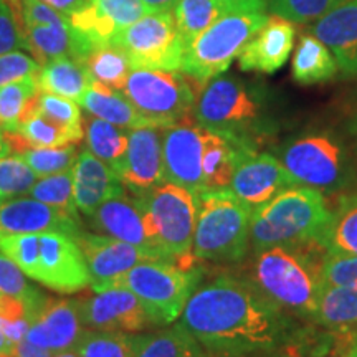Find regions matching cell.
I'll return each instance as SVG.
<instances>
[{"label": "cell", "mask_w": 357, "mask_h": 357, "mask_svg": "<svg viewBox=\"0 0 357 357\" xmlns=\"http://www.w3.org/2000/svg\"><path fill=\"white\" fill-rule=\"evenodd\" d=\"M32 199L61 208V211L78 215V207L73 195V176L71 171L55 174V176L40 177L30 190Z\"/></svg>", "instance_id": "41"}, {"label": "cell", "mask_w": 357, "mask_h": 357, "mask_svg": "<svg viewBox=\"0 0 357 357\" xmlns=\"http://www.w3.org/2000/svg\"><path fill=\"white\" fill-rule=\"evenodd\" d=\"M126 189L134 195L166 182L162 159V129H128V149L121 162L114 167Z\"/></svg>", "instance_id": "19"}, {"label": "cell", "mask_w": 357, "mask_h": 357, "mask_svg": "<svg viewBox=\"0 0 357 357\" xmlns=\"http://www.w3.org/2000/svg\"><path fill=\"white\" fill-rule=\"evenodd\" d=\"M78 154L77 146L66 144L58 147H32L19 155L38 177H48L71 171Z\"/></svg>", "instance_id": "38"}, {"label": "cell", "mask_w": 357, "mask_h": 357, "mask_svg": "<svg viewBox=\"0 0 357 357\" xmlns=\"http://www.w3.org/2000/svg\"><path fill=\"white\" fill-rule=\"evenodd\" d=\"M134 200L142 213L153 247L169 261L192 265L189 258L194 243L199 195L172 182H162L134 195Z\"/></svg>", "instance_id": "5"}, {"label": "cell", "mask_w": 357, "mask_h": 357, "mask_svg": "<svg viewBox=\"0 0 357 357\" xmlns=\"http://www.w3.org/2000/svg\"><path fill=\"white\" fill-rule=\"evenodd\" d=\"M37 82L40 91L68 98L77 102L93 84L84 65L68 56L56 58L40 66Z\"/></svg>", "instance_id": "28"}, {"label": "cell", "mask_w": 357, "mask_h": 357, "mask_svg": "<svg viewBox=\"0 0 357 357\" xmlns=\"http://www.w3.org/2000/svg\"><path fill=\"white\" fill-rule=\"evenodd\" d=\"M218 2L230 3L235 7L252 8V10H266V0H218Z\"/></svg>", "instance_id": "51"}, {"label": "cell", "mask_w": 357, "mask_h": 357, "mask_svg": "<svg viewBox=\"0 0 357 357\" xmlns=\"http://www.w3.org/2000/svg\"><path fill=\"white\" fill-rule=\"evenodd\" d=\"M336 58L314 35H303L293 56V78L300 84L329 82L337 73Z\"/></svg>", "instance_id": "30"}, {"label": "cell", "mask_w": 357, "mask_h": 357, "mask_svg": "<svg viewBox=\"0 0 357 357\" xmlns=\"http://www.w3.org/2000/svg\"><path fill=\"white\" fill-rule=\"evenodd\" d=\"M12 349L13 347L10 346V342L7 341L6 336H3L2 329H0V354H2V352H12Z\"/></svg>", "instance_id": "53"}, {"label": "cell", "mask_w": 357, "mask_h": 357, "mask_svg": "<svg viewBox=\"0 0 357 357\" xmlns=\"http://www.w3.org/2000/svg\"><path fill=\"white\" fill-rule=\"evenodd\" d=\"M111 45L121 48L132 68L181 71L184 43L172 12H147Z\"/></svg>", "instance_id": "12"}, {"label": "cell", "mask_w": 357, "mask_h": 357, "mask_svg": "<svg viewBox=\"0 0 357 357\" xmlns=\"http://www.w3.org/2000/svg\"><path fill=\"white\" fill-rule=\"evenodd\" d=\"M40 88L37 77L0 88V128L13 132L35 111Z\"/></svg>", "instance_id": "32"}, {"label": "cell", "mask_w": 357, "mask_h": 357, "mask_svg": "<svg viewBox=\"0 0 357 357\" xmlns=\"http://www.w3.org/2000/svg\"><path fill=\"white\" fill-rule=\"evenodd\" d=\"M0 252L24 273L52 291L78 293L89 287V271L73 236L45 234H0Z\"/></svg>", "instance_id": "2"}, {"label": "cell", "mask_w": 357, "mask_h": 357, "mask_svg": "<svg viewBox=\"0 0 357 357\" xmlns=\"http://www.w3.org/2000/svg\"><path fill=\"white\" fill-rule=\"evenodd\" d=\"M83 331L77 300L45 298L42 305L32 312V326L25 339L56 354L75 349Z\"/></svg>", "instance_id": "20"}, {"label": "cell", "mask_w": 357, "mask_h": 357, "mask_svg": "<svg viewBox=\"0 0 357 357\" xmlns=\"http://www.w3.org/2000/svg\"><path fill=\"white\" fill-rule=\"evenodd\" d=\"M178 324L211 357H248L278 349L287 341L284 311L250 281L222 275L192 291Z\"/></svg>", "instance_id": "1"}, {"label": "cell", "mask_w": 357, "mask_h": 357, "mask_svg": "<svg viewBox=\"0 0 357 357\" xmlns=\"http://www.w3.org/2000/svg\"><path fill=\"white\" fill-rule=\"evenodd\" d=\"M88 217L91 218V223L96 231H101V234L144 250L155 260L169 261L151 243L139 207H137L134 197L128 195V192L102 202Z\"/></svg>", "instance_id": "23"}, {"label": "cell", "mask_w": 357, "mask_h": 357, "mask_svg": "<svg viewBox=\"0 0 357 357\" xmlns=\"http://www.w3.org/2000/svg\"><path fill=\"white\" fill-rule=\"evenodd\" d=\"M53 357H78L77 352L73 349L71 351H63V352H56V354H53Z\"/></svg>", "instance_id": "54"}, {"label": "cell", "mask_w": 357, "mask_h": 357, "mask_svg": "<svg viewBox=\"0 0 357 357\" xmlns=\"http://www.w3.org/2000/svg\"><path fill=\"white\" fill-rule=\"evenodd\" d=\"M294 45L293 22L268 17L266 24L248 40L238 55L240 68L271 75L288 61Z\"/></svg>", "instance_id": "22"}, {"label": "cell", "mask_w": 357, "mask_h": 357, "mask_svg": "<svg viewBox=\"0 0 357 357\" xmlns=\"http://www.w3.org/2000/svg\"><path fill=\"white\" fill-rule=\"evenodd\" d=\"M192 116L200 128L252 141L250 132L260 118V105L238 79L215 77L200 89Z\"/></svg>", "instance_id": "10"}, {"label": "cell", "mask_w": 357, "mask_h": 357, "mask_svg": "<svg viewBox=\"0 0 357 357\" xmlns=\"http://www.w3.org/2000/svg\"><path fill=\"white\" fill-rule=\"evenodd\" d=\"M0 204H2V200H0Z\"/></svg>", "instance_id": "57"}, {"label": "cell", "mask_w": 357, "mask_h": 357, "mask_svg": "<svg viewBox=\"0 0 357 357\" xmlns=\"http://www.w3.org/2000/svg\"><path fill=\"white\" fill-rule=\"evenodd\" d=\"M311 318L333 328L357 324V289L323 283Z\"/></svg>", "instance_id": "34"}, {"label": "cell", "mask_w": 357, "mask_h": 357, "mask_svg": "<svg viewBox=\"0 0 357 357\" xmlns=\"http://www.w3.org/2000/svg\"><path fill=\"white\" fill-rule=\"evenodd\" d=\"M280 162L298 184L319 192L336 190L347 178L344 151L329 136H305L288 142Z\"/></svg>", "instance_id": "13"}, {"label": "cell", "mask_w": 357, "mask_h": 357, "mask_svg": "<svg viewBox=\"0 0 357 357\" xmlns=\"http://www.w3.org/2000/svg\"><path fill=\"white\" fill-rule=\"evenodd\" d=\"M204 128L184 123L162 129V159L166 182L189 189L194 194L204 190L202 174Z\"/></svg>", "instance_id": "16"}, {"label": "cell", "mask_w": 357, "mask_h": 357, "mask_svg": "<svg viewBox=\"0 0 357 357\" xmlns=\"http://www.w3.org/2000/svg\"><path fill=\"white\" fill-rule=\"evenodd\" d=\"M45 231H58L77 238L83 230L78 215H71L37 199L17 197L0 204V234Z\"/></svg>", "instance_id": "21"}, {"label": "cell", "mask_w": 357, "mask_h": 357, "mask_svg": "<svg viewBox=\"0 0 357 357\" xmlns=\"http://www.w3.org/2000/svg\"><path fill=\"white\" fill-rule=\"evenodd\" d=\"M252 211L230 189L200 192L192 257L217 263L242 260L250 245Z\"/></svg>", "instance_id": "6"}, {"label": "cell", "mask_w": 357, "mask_h": 357, "mask_svg": "<svg viewBox=\"0 0 357 357\" xmlns=\"http://www.w3.org/2000/svg\"><path fill=\"white\" fill-rule=\"evenodd\" d=\"M71 176L75 204L84 215H91L102 202L126 192L118 174L88 149L78 154Z\"/></svg>", "instance_id": "24"}, {"label": "cell", "mask_w": 357, "mask_h": 357, "mask_svg": "<svg viewBox=\"0 0 357 357\" xmlns=\"http://www.w3.org/2000/svg\"><path fill=\"white\" fill-rule=\"evenodd\" d=\"M142 334L84 329L75 352L78 357H136Z\"/></svg>", "instance_id": "36"}, {"label": "cell", "mask_w": 357, "mask_h": 357, "mask_svg": "<svg viewBox=\"0 0 357 357\" xmlns=\"http://www.w3.org/2000/svg\"><path fill=\"white\" fill-rule=\"evenodd\" d=\"M321 281L334 287L357 289V257L326 253L321 265Z\"/></svg>", "instance_id": "44"}, {"label": "cell", "mask_w": 357, "mask_h": 357, "mask_svg": "<svg viewBox=\"0 0 357 357\" xmlns=\"http://www.w3.org/2000/svg\"><path fill=\"white\" fill-rule=\"evenodd\" d=\"M136 357H211L208 352L182 328H171L153 334H142V341Z\"/></svg>", "instance_id": "33"}, {"label": "cell", "mask_w": 357, "mask_h": 357, "mask_svg": "<svg viewBox=\"0 0 357 357\" xmlns=\"http://www.w3.org/2000/svg\"><path fill=\"white\" fill-rule=\"evenodd\" d=\"M294 185L300 184L289 176L280 159L252 149L240 158L229 189L248 207L257 208Z\"/></svg>", "instance_id": "18"}, {"label": "cell", "mask_w": 357, "mask_h": 357, "mask_svg": "<svg viewBox=\"0 0 357 357\" xmlns=\"http://www.w3.org/2000/svg\"><path fill=\"white\" fill-rule=\"evenodd\" d=\"M78 105L83 109H86L93 118L102 119V121H108L123 129L149 126L119 89L93 83Z\"/></svg>", "instance_id": "27"}, {"label": "cell", "mask_w": 357, "mask_h": 357, "mask_svg": "<svg viewBox=\"0 0 357 357\" xmlns=\"http://www.w3.org/2000/svg\"><path fill=\"white\" fill-rule=\"evenodd\" d=\"M331 211L319 190L294 185L252 211L250 243L258 250L319 243Z\"/></svg>", "instance_id": "3"}, {"label": "cell", "mask_w": 357, "mask_h": 357, "mask_svg": "<svg viewBox=\"0 0 357 357\" xmlns=\"http://www.w3.org/2000/svg\"><path fill=\"white\" fill-rule=\"evenodd\" d=\"M19 19L24 33L26 52L40 66L56 58H73L83 63L88 55L86 45L82 42L68 17L42 0H8Z\"/></svg>", "instance_id": "11"}, {"label": "cell", "mask_w": 357, "mask_h": 357, "mask_svg": "<svg viewBox=\"0 0 357 357\" xmlns=\"http://www.w3.org/2000/svg\"><path fill=\"white\" fill-rule=\"evenodd\" d=\"M40 63L32 55L13 50L0 55V88L22 79L38 77Z\"/></svg>", "instance_id": "45"}, {"label": "cell", "mask_w": 357, "mask_h": 357, "mask_svg": "<svg viewBox=\"0 0 357 357\" xmlns=\"http://www.w3.org/2000/svg\"><path fill=\"white\" fill-rule=\"evenodd\" d=\"M35 111L58 124V126L65 128L78 141L83 139L84 124L82 118V109H79L77 101H71L63 96L52 95V93L40 91Z\"/></svg>", "instance_id": "39"}, {"label": "cell", "mask_w": 357, "mask_h": 357, "mask_svg": "<svg viewBox=\"0 0 357 357\" xmlns=\"http://www.w3.org/2000/svg\"><path fill=\"white\" fill-rule=\"evenodd\" d=\"M10 153H12L10 144H8L6 132H3V129L0 128V158H6V155H8Z\"/></svg>", "instance_id": "52"}, {"label": "cell", "mask_w": 357, "mask_h": 357, "mask_svg": "<svg viewBox=\"0 0 357 357\" xmlns=\"http://www.w3.org/2000/svg\"><path fill=\"white\" fill-rule=\"evenodd\" d=\"M30 326H32V316H25L20 319H0V329L12 347L24 341Z\"/></svg>", "instance_id": "47"}, {"label": "cell", "mask_w": 357, "mask_h": 357, "mask_svg": "<svg viewBox=\"0 0 357 357\" xmlns=\"http://www.w3.org/2000/svg\"><path fill=\"white\" fill-rule=\"evenodd\" d=\"M38 176L19 154L0 158V200H10L30 194Z\"/></svg>", "instance_id": "40"}, {"label": "cell", "mask_w": 357, "mask_h": 357, "mask_svg": "<svg viewBox=\"0 0 357 357\" xmlns=\"http://www.w3.org/2000/svg\"><path fill=\"white\" fill-rule=\"evenodd\" d=\"M347 357H357V346L349 352V356H347Z\"/></svg>", "instance_id": "56"}, {"label": "cell", "mask_w": 357, "mask_h": 357, "mask_svg": "<svg viewBox=\"0 0 357 357\" xmlns=\"http://www.w3.org/2000/svg\"><path fill=\"white\" fill-rule=\"evenodd\" d=\"M26 43L22 33L19 19L8 0H0V55L7 52L22 50Z\"/></svg>", "instance_id": "46"}, {"label": "cell", "mask_w": 357, "mask_h": 357, "mask_svg": "<svg viewBox=\"0 0 357 357\" xmlns=\"http://www.w3.org/2000/svg\"><path fill=\"white\" fill-rule=\"evenodd\" d=\"M252 149H255L253 141L204 129V190L229 189L240 158Z\"/></svg>", "instance_id": "26"}, {"label": "cell", "mask_w": 357, "mask_h": 357, "mask_svg": "<svg viewBox=\"0 0 357 357\" xmlns=\"http://www.w3.org/2000/svg\"><path fill=\"white\" fill-rule=\"evenodd\" d=\"M121 93L153 128H169L189 119L195 95L178 71L132 68Z\"/></svg>", "instance_id": "9"}, {"label": "cell", "mask_w": 357, "mask_h": 357, "mask_svg": "<svg viewBox=\"0 0 357 357\" xmlns=\"http://www.w3.org/2000/svg\"><path fill=\"white\" fill-rule=\"evenodd\" d=\"M312 35L329 48L339 70L357 77V0H344L321 17Z\"/></svg>", "instance_id": "25"}, {"label": "cell", "mask_w": 357, "mask_h": 357, "mask_svg": "<svg viewBox=\"0 0 357 357\" xmlns=\"http://www.w3.org/2000/svg\"><path fill=\"white\" fill-rule=\"evenodd\" d=\"M86 147L93 155L113 169L121 162L128 149V129L102 119L91 118L84 123Z\"/></svg>", "instance_id": "37"}, {"label": "cell", "mask_w": 357, "mask_h": 357, "mask_svg": "<svg viewBox=\"0 0 357 357\" xmlns=\"http://www.w3.org/2000/svg\"><path fill=\"white\" fill-rule=\"evenodd\" d=\"M25 273L7 255L0 252V293L24 301L30 314L42 305L45 296L32 287L25 278Z\"/></svg>", "instance_id": "42"}, {"label": "cell", "mask_w": 357, "mask_h": 357, "mask_svg": "<svg viewBox=\"0 0 357 357\" xmlns=\"http://www.w3.org/2000/svg\"><path fill=\"white\" fill-rule=\"evenodd\" d=\"M240 10H252V8L235 7L230 3L218 2V0H178L172 13L178 35L184 43V50L220 17Z\"/></svg>", "instance_id": "29"}, {"label": "cell", "mask_w": 357, "mask_h": 357, "mask_svg": "<svg viewBox=\"0 0 357 357\" xmlns=\"http://www.w3.org/2000/svg\"><path fill=\"white\" fill-rule=\"evenodd\" d=\"M149 12H174L178 0H142Z\"/></svg>", "instance_id": "50"}, {"label": "cell", "mask_w": 357, "mask_h": 357, "mask_svg": "<svg viewBox=\"0 0 357 357\" xmlns=\"http://www.w3.org/2000/svg\"><path fill=\"white\" fill-rule=\"evenodd\" d=\"M147 12L142 0H88L82 10L70 17V24L89 53L91 48L113 43Z\"/></svg>", "instance_id": "17"}, {"label": "cell", "mask_w": 357, "mask_h": 357, "mask_svg": "<svg viewBox=\"0 0 357 357\" xmlns=\"http://www.w3.org/2000/svg\"><path fill=\"white\" fill-rule=\"evenodd\" d=\"M0 357H15V354H13V352H2Z\"/></svg>", "instance_id": "55"}, {"label": "cell", "mask_w": 357, "mask_h": 357, "mask_svg": "<svg viewBox=\"0 0 357 357\" xmlns=\"http://www.w3.org/2000/svg\"><path fill=\"white\" fill-rule=\"evenodd\" d=\"M199 280L194 265L149 260L129 270L118 284L136 294L155 326H167L178 319Z\"/></svg>", "instance_id": "8"}, {"label": "cell", "mask_w": 357, "mask_h": 357, "mask_svg": "<svg viewBox=\"0 0 357 357\" xmlns=\"http://www.w3.org/2000/svg\"><path fill=\"white\" fill-rule=\"evenodd\" d=\"M266 20V13L261 10L230 12L220 17L185 48L181 71L199 83L218 77L229 70Z\"/></svg>", "instance_id": "7"}, {"label": "cell", "mask_w": 357, "mask_h": 357, "mask_svg": "<svg viewBox=\"0 0 357 357\" xmlns=\"http://www.w3.org/2000/svg\"><path fill=\"white\" fill-rule=\"evenodd\" d=\"M319 245L326 253L357 257V194L347 195L331 212Z\"/></svg>", "instance_id": "31"}, {"label": "cell", "mask_w": 357, "mask_h": 357, "mask_svg": "<svg viewBox=\"0 0 357 357\" xmlns=\"http://www.w3.org/2000/svg\"><path fill=\"white\" fill-rule=\"evenodd\" d=\"M341 2L344 0H266V8L293 24H310L319 20Z\"/></svg>", "instance_id": "43"}, {"label": "cell", "mask_w": 357, "mask_h": 357, "mask_svg": "<svg viewBox=\"0 0 357 357\" xmlns=\"http://www.w3.org/2000/svg\"><path fill=\"white\" fill-rule=\"evenodd\" d=\"M42 2L50 6L52 8H55L56 12L63 13L65 17L70 19L75 12L82 10V8L86 6L88 0H42Z\"/></svg>", "instance_id": "48"}, {"label": "cell", "mask_w": 357, "mask_h": 357, "mask_svg": "<svg viewBox=\"0 0 357 357\" xmlns=\"http://www.w3.org/2000/svg\"><path fill=\"white\" fill-rule=\"evenodd\" d=\"M93 83L121 91L132 66L128 56L116 45H101L89 50L83 61Z\"/></svg>", "instance_id": "35"}, {"label": "cell", "mask_w": 357, "mask_h": 357, "mask_svg": "<svg viewBox=\"0 0 357 357\" xmlns=\"http://www.w3.org/2000/svg\"><path fill=\"white\" fill-rule=\"evenodd\" d=\"M12 352L15 354V357H53L50 351L42 349V347L32 344V342H29L26 339L13 346Z\"/></svg>", "instance_id": "49"}, {"label": "cell", "mask_w": 357, "mask_h": 357, "mask_svg": "<svg viewBox=\"0 0 357 357\" xmlns=\"http://www.w3.org/2000/svg\"><path fill=\"white\" fill-rule=\"evenodd\" d=\"M75 240L82 248L91 278L89 287L95 293L116 287L119 280L139 263L155 260L144 250L108 235L82 231Z\"/></svg>", "instance_id": "15"}, {"label": "cell", "mask_w": 357, "mask_h": 357, "mask_svg": "<svg viewBox=\"0 0 357 357\" xmlns=\"http://www.w3.org/2000/svg\"><path fill=\"white\" fill-rule=\"evenodd\" d=\"M294 247L258 250L252 270V284L263 296L294 314L312 316L321 289V265L310 253Z\"/></svg>", "instance_id": "4"}, {"label": "cell", "mask_w": 357, "mask_h": 357, "mask_svg": "<svg viewBox=\"0 0 357 357\" xmlns=\"http://www.w3.org/2000/svg\"><path fill=\"white\" fill-rule=\"evenodd\" d=\"M77 305L84 329L141 333L155 326L136 294L121 284L84 296Z\"/></svg>", "instance_id": "14"}]
</instances>
